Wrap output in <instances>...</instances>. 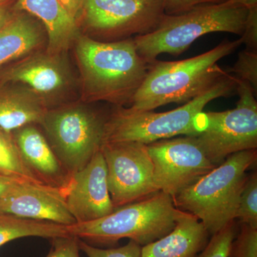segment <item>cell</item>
<instances>
[{"label":"cell","instance_id":"d4e9b609","mask_svg":"<svg viewBox=\"0 0 257 257\" xmlns=\"http://www.w3.org/2000/svg\"><path fill=\"white\" fill-rule=\"evenodd\" d=\"M228 257H257V229L241 224L230 246Z\"/></svg>","mask_w":257,"mask_h":257},{"label":"cell","instance_id":"f1b7e54d","mask_svg":"<svg viewBox=\"0 0 257 257\" xmlns=\"http://www.w3.org/2000/svg\"><path fill=\"white\" fill-rule=\"evenodd\" d=\"M247 50L257 51V7L248 9L244 31L241 36Z\"/></svg>","mask_w":257,"mask_h":257},{"label":"cell","instance_id":"4316f807","mask_svg":"<svg viewBox=\"0 0 257 257\" xmlns=\"http://www.w3.org/2000/svg\"><path fill=\"white\" fill-rule=\"evenodd\" d=\"M52 248L46 257H80L79 238L72 235L51 239Z\"/></svg>","mask_w":257,"mask_h":257},{"label":"cell","instance_id":"1f68e13d","mask_svg":"<svg viewBox=\"0 0 257 257\" xmlns=\"http://www.w3.org/2000/svg\"><path fill=\"white\" fill-rule=\"evenodd\" d=\"M10 3L0 5V27L10 18L13 14V10L10 8Z\"/></svg>","mask_w":257,"mask_h":257},{"label":"cell","instance_id":"603a6c76","mask_svg":"<svg viewBox=\"0 0 257 257\" xmlns=\"http://www.w3.org/2000/svg\"><path fill=\"white\" fill-rule=\"evenodd\" d=\"M228 72L247 83L257 95V51L246 49L239 52L237 61Z\"/></svg>","mask_w":257,"mask_h":257},{"label":"cell","instance_id":"3957f363","mask_svg":"<svg viewBox=\"0 0 257 257\" xmlns=\"http://www.w3.org/2000/svg\"><path fill=\"white\" fill-rule=\"evenodd\" d=\"M236 85L237 78L226 72L207 91L173 110L154 112L118 106L106 119L103 143L148 145L181 135L193 136L197 115L214 99L234 94Z\"/></svg>","mask_w":257,"mask_h":257},{"label":"cell","instance_id":"4fadbf2b","mask_svg":"<svg viewBox=\"0 0 257 257\" xmlns=\"http://www.w3.org/2000/svg\"><path fill=\"white\" fill-rule=\"evenodd\" d=\"M0 211L66 226L77 223L67 207L63 189L45 184L19 182L0 200Z\"/></svg>","mask_w":257,"mask_h":257},{"label":"cell","instance_id":"ba28073f","mask_svg":"<svg viewBox=\"0 0 257 257\" xmlns=\"http://www.w3.org/2000/svg\"><path fill=\"white\" fill-rule=\"evenodd\" d=\"M105 121L100 115L84 106L47 111L42 125L69 175L82 169L101 150Z\"/></svg>","mask_w":257,"mask_h":257},{"label":"cell","instance_id":"44dd1931","mask_svg":"<svg viewBox=\"0 0 257 257\" xmlns=\"http://www.w3.org/2000/svg\"><path fill=\"white\" fill-rule=\"evenodd\" d=\"M0 175L33 183L41 182L25 165L13 133L0 128ZM48 185V184H47Z\"/></svg>","mask_w":257,"mask_h":257},{"label":"cell","instance_id":"8992f818","mask_svg":"<svg viewBox=\"0 0 257 257\" xmlns=\"http://www.w3.org/2000/svg\"><path fill=\"white\" fill-rule=\"evenodd\" d=\"M181 212L173 197L160 191L116 208L101 219L76 223L67 229L89 244H116L126 238L143 246L170 233Z\"/></svg>","mask_w":257,"mask_h":257},{"label":"cell","instance_id":"d6a6232c","mask_svg":"<svg viewBox=\"0 0 257 257\" xmlns=\"http://www.w3.org/2000/svg\"><path fill=\"white\" fill-rule=\"evenodd\" d=\"M236 1L246 6L248 9L257 7V0H236Z\"/></svg>","mask_w":257,"mask_h":257},{"label":"cell","instance_id":"8fae6325","mask_svg":"<svg viewBox=\"0 0 257 257\" xmlns=\"http://www.w3.org/2000/svg\"><path fill=\"white\" fill-rule=\"evenodd\" d=\"M147 147L157 189L173 198L216 167L194 136L159 140Z\"/></svg>","mask_w":257,"mask_h":257},{"label":"cell","instance_id":"7c38bea8","mask_svg":"<svg viewBox=\"0 0 257 257\" xmlns=\"http://www.w3.org/2000/svg\"><path fill=\"white\" fill-rule=\"evenodd\" d=\"M63 192L69 210L77 223L96 220L114 211L101 150L82 169L70 176Z\"/></svg>","mask_w":257,"mask_h":257},{"label":"cell","instance_id":"83f0119b","mask_svg":"<svg viewBox=\"0 0 257 257\" xmlns=\"http://www.w3.org/2000/svg\"><path fill=\"white\" fill-rule=\"evenodd\" d=\"M228 0H165L166 15L182 14L199 5L221 4Z\"/></svg>","mask_w":257,"mask_h":257},{"label":"cell","instance_id":"5bb4252c","mask_svg":"<svg viewBox=\"0 0 257 257\" xmlns=\"http://www.w3.org/2000/svg\"><path fill=\"white\" fill-rule=\"evenodd\" d=\"M25 84L47 104L48 99L64 92L70 74L59 55H37L23 59L0 74V83Z\"/></svg>","mask_w":257,"mask_h":257},{"label":"cell","instance_id":"52a82bcc","mask_svg":"<svg viewBox=\"0 0 257 257\" xmlns=\"http://www.w3.org/2000/svg\"><path fill=\"white\" fill-rule=\"evenodd\" d=\"M236 92L239 99L234 109L202 111L194 119L193 136L215 166L233 154L257 149L256 94L238 79Z\"/></svg>","mask_w":257,"mask_h":257},{"label":"cell","instance_id":"cb8c5ba5","mask_svg":"<svg viewBox=\"0 0 257 257\" xmlns=\"http://www.w3.org/2000/svg\"><path fill=\"white\" fill-rule=\"evenodd\" d=\"M234 221L212 235L207 246L198 257H228L230 246L236 235Z\"/></svg>","mask_w":257,"mask_h":257},{"label":"cell","instance_id":"7402d4cb","mask_svg":"<svg viewBox=\"0 0 257 257\" xmlns=\"http://www.w3.org/2000/svg\"><path fill=\"white\" fill-rule=\"evenodd\" d=\"M236 219L257 229V173L247 175L240 194Z\"/></svg>","mask_w":257,"mask_h":257},{"label":"cell","instance_id":"ffe728a7","mask_svg":"<svg viewBox=\"0 0 257 257\" xmlns=\"http://www.w3.org/2000/svg\"><path fill=\"white\" fill-rule=\"evenodd\" d=\"M69 234L67 226L48 221L22 219L0 211V247L5 243L25 237L53 239Z\"/></svg>","mask_w":257,"mask_h":257},{"label":"cell","instance_id":"f546056e","mask_svg":"<svg viewBox=\"0 0 257 257\" xmlns=\"http://www.w3.org/2000/svg\"><path fill=\"white\" fill-rule=\"evenodd\" d=\"M66 11L77 21L82 13L83 0H59Z\"/></svg>","mask_w":257,"mask_h":257},{"label":"cell","instance_id":"9a60e30c","mask_svg":"<svg viewBox=\"0 0 257 257\" xmlns=\"http://www.w3.org/2000/svg\"><path fill=\"white\" fill-rule=\"evenodd\" d=\"M13 135L24 162L32 173L43 183L64 189L70 175L44 135L33 124L15 130Z\"/></svg>","mask_w":257,"mask_h":257},{"label":"cell","instance_id":"5b68a950","mask_svg":"<svg viewBox=\"0 0 257 257\" xmlns=\"http://www.w3.org/2000/svg\"><path fill=\"white\" fill-rule=\"evenodd\" d=\"M257 160L256 150L230 155L173 198L176 207L197 217L210 236L236 219L240 194Z\"/></svg>","mask_w":257,"mask_h":257},{"label":"cell","instance_id":"7a4b0ae2","mask_svg":"<svg viewBox=\"0 0 257 257\" xmlns=\"http://www.w3.org/2000/svg\"><path fill=\"white\" fill-rule=\"evenodd\" d=\"M242 44L241 38L233 42L224 40L212 50L187 60L154 61L130 108L153 111L171 103L185 104L192 100L226 73L217 62Z\"/></svg>","mask_w":257,"mask_h":257},{"label":"cell","instance_id":"e0dca14e","mask_svg":"<svg viewBox=\"0 0 257 257\" xmlns=\"http://www.w3.org/2000/svg\"><path fill=\"white\" fill-rule=\"evenodd\" d=\"M13 10L25 12L42 21L48 35L50 55H60L79 36L77 21L59 0H17Z\"/></svg>","mask_w":257,"mask_h":257},{"label":"cell","instance_id":"836d02e7","mask_svg":"<svg viewBox=\"0 0 257 257\" xmlns=\"http://www.w3.org/2000/svg\"><path fill=\"white\" fill-rule=\"evenodd\" d=\"M11 3V0H0V5L5 4V3Z\"/></svg>","mask_w":257,"mask_h":257},{"label":"cell","instance_id":"d6986e66","mask_svg":"<svg viewBox=\"0 0 257 257\" xmlns=\"http://www.w3.org/2000/svg\"><path fill=\"white\" fill-rule=\"evenodd\" d=\"M43 40L41 28L30 15L13 12L0 27V67L30 55Z\"/></svg>","mask_w":257,"mask_h":257},{"label":"cell","instance_id":"6da1fadb","mask_svg":"<svg viewBox=\"0 0 257 257\" xmlns=\"http://www.w3.org/2000/svg\"><path fill=\"white\" fill-rule=\"evenodd\" d=\"M77 40L76 55L86 100L130 105L150 64L139 55L133 39L101 42L79 35Z\"/></svg>","mask_w":257,"mask_h":257},{"label":"cell","instance_id":"9c48e42d","mask_svg":"<svg viewBox=\"0 0 257 257\" xmlns=\"http://www.w3.org/2000/svg\"><path fill=\"white\" fill-rule=\"evenodd\" d=\"M82 13L92 33L115 42L153 31L165 15V0H83Z\"/></svg>","mask_w":257,"mask_h":257},{"label":"cell","instance_id":"4dcf8cb0","mask_svg":"<svg viewBox=\"0 0 257 257\" xmlns=\"http://www.w3.org/2000/svg\"><path fill=\"white\" fill-rule=\"evenodd\" d=\"M20 182L24 181L0 175V200Z\"/></svg>","mask_w":257,"mask_h":257},{"label":"cell","instance_id":"277c9868","mask_svg":"<svg viewBox=\"0 0 257 257\" xmlns=\"http://www.w3.org/2000/svg\"><path fill=\"white\" fill-rule=\"evenodd\" d=\"M248 13V8L236 0L199 5L182 14H165L153 31L133 40L139 55L152 63L161 54L183 53L207 34L228 32L241 36Z\"/></svg>","mask_w":257,"mask_h":257},{"label":"cell","instance_id":"ac0fdd59","mask_svg":"<svg viewBox=\"0 0 257 257\" xmlns=\"http://www.w3.org/2000/svg\"><path fill=\"white\" fill-rule=\"evenodd\" d=\"M47 111L46 104L28 87L0 88V128L6 133L42 124Z\"/></svg>","mask_w":257,"mask_h":257},{"label":"cell","instance_id":"2e32d148","mask_svg":"<svg viewBox=\"0 0 257 257\" xmlns=\"http://www.w3.org/2000/svg\"><path fill=\"white\" fill-rule=\"evenodd\" d=\"M209 236L197 217L182 211L170 233L142 247V257H198Z\"/></svg>","mask_w":257,"mask_h":257},{"label":"cell","instance_id":"30bf717a","mask_svg":"<svg viewBox=\"0 0 257 257\" xmlns=\"http://www.w3.org/2000/svg\"><path fill=\"white\" fill-rule=\"evenodd\" d=\"M101 152L105 161L108 188L115 209L159 192L147 145L103 143Z\"/></svg>","mask_w":257,"mask_h":257},{"label":"cell","instance_id":"484cf974","mask_svg":"<svg viewBox=\"0 0 257 257\" xmlns=\"http://www.w3.org/2000/svg\"><path fill=\"white\" fill-rule=\"evenodd\" d=\"M79 246L80 251L88 257H142L143 247L133 240L119 247L101 248L79 239Z\"/></svg>","mask_w":257,"mask_h":257}]
</instances>
